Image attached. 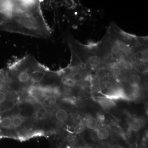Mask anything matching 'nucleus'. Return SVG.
Instances as JSON below:
<instances>
[{
    "label": "nucleus",
    "mask_w": 148,
    "mask_h": 148,
    "mask_svg": "<svg viewBox=\"0 0 148 148\" xmlns=\"http://www.w3.org/2000/svg\"><path fill=\"white\" fill-rule=\"evenodd\" d=\"M98 119L100 120L101 121H103L104 119V117L103 115H98Z\"/></svg>",
    "instance_id": "6ab92c4d"
},
{
    "label": "nucleus",
    "mask_w": 148,
    "mask_h": 148,
    "mask_svg": "<svg viewBox=\"0 0 148 148\" xmlns=\"http://www.w3.org/2000/svg\"><path fill=\"white\" fill-rule=\"evenodd\" d=\"M56 119L58 121L64 122L69 118V115L68 112L63 109H58L56 111L55 114Z\"/></svg>",
    "instance_id": "f03ea898"
},
{
    "label": "nucleus",
    "mask_w": 148,
    "mask_h": 148,
    "mask_svg": "<svg viewBox=\"0 0 148 148\" xmlns=\"http://www.w3.org/2000/svg\"><path fill=\"white\" fill-rule=\"evenodd\" d=\"M142 124L139 120L134 119L129 123V127L130 130L134 132H137L141 128Z\"/></svg>",
    "instance_id": "6e6552de"
},
{
    "label": "nucleus",
    "mask_w": 148,
    "mask_h": 148,
    "mask_svg": "<svg viewBox=\"0 0 148 148\" xmlns=\"http://www.w3.org/2000/svg\"><path fill=\"white\" fill-rule=\"evenodd\" d=\"M98 101L100 105L105 109L109 108L115 105L114 102L113 100L106 98H100Z\"/></svg>",
    "instance_id": "20e7f679"
},
{
    "label": "nucleus",
    "mask_w": 148,
    "mask_h": 148,
    "mask_svg": "<svg viewBox=\"0 0 148 148\" xmlns=\"http://www.w3.org/2000/svg\"><path fill=\"white\" fill-rule=\"evenodd\" d=\"M113 87V85L110 82H108L106 84V88L108 89H111Z\"/></svg>",
    "instance_id": "dca6fc26"
},
{
    "label": "nucleus",
    "mask_w": 148,
    "mask_h": 148,
    "mask_svg": "<svg viewBox=\"0 0 148 148\" xmlns=\"http://www.w3.org/2000/svg\"><path fill=\"white\" fill-rule=\"evenodd\" d=\"M42 1H0V31L47 39L51 31L41 8Z\"/></svg>",
    "instance_id": "f257e3e1"
},
{
    "label": "nucleus",
    "mask_w": 148,
    "mask_h": 148,
    "mask_svg": "<svg viewBox=\"0 0 148 148\" xmlns=\"http://www.w3.org/2000/svg\"><path fill=\"white\" fill-rule=\"evenodd\" d=\"M68 75H71V78L75 82H79L82 78V75L80 73H79L73 74V75L69 74Z\"/></svg>",
    "instance_id": "9b49d317"
},
{
    "label": "nucleus",
    "mask_w": 148,
    "mask_h": 148,
    "mask_svg": "<svg viewBox=\"0 0 148 148\" xmlns=\"http://www.w3.org/2000/svg\"><path fill=\"white\" fill-rule=\"evenodd\" d=\"M89 64L93 67L98 66L101 63V59L98 56H94L90 57L89 58Z\"/></svg>",
    "instance_id": "9d476101"
},
{
    "label": "nucleus",
    "mask_w": 148,
    "mask_h": 148,
    "mask_svg": "<svg viewBox=\"0 0 148 148\" xmlns=\"http://www.w3.org/2000/svg\"><path fill=\"white\" fill-rule=\"evenodd\" d=\"M128 82L131 86L134 87H137L140 83V77L137 75H132L129 77Z\"/></svg>",
    "instance_id": "1a4fd4ad"
},
{
    "label": "nucleus",
    "mask_w": 148,
    "mask_h": 148,
    "mask_svg": "<svg viewBox=\"0 0 148 148\" xmlns=\"http://www.w3.org/2000/svg\"><path fill=\"white\" fill-rule=\"evenodd\" d=\"M117 46L119 48V50L124 51L126 49V45L122 42L118 41L117 42Z\"/></svg>",
    "instance_id": "ddd939ff"
},
{
    "label": "nucleus",
    "mask_w": 148,
    "mask_h": 148,
    "mask_svg": "<svg viewBox=\"0 0 148 148\" xmlns=\"http://www.w3.org/2000/svg\"><path fill=\"white\" fill-rule=\"evenodd\" d=\"M85 125L86 127L89 129H95L98 125L97 119L92 116L88 117L86 121Z\"/></svg>",
    "instance_id": "0eeeda50"
},
{
    "label": "nucleus",
    "mask_w": 148,
    "mask_h": 148,
    "mask_svg": "<svg viewBox=\"0 0 148 148\" xmlns=\"http://www.w3.org/2000/svg\"><path fill=\"white\" fill-rule=\"evenodd\" d=\"M12 118L10 116L4 117L1 120V123H0L1 127L4 129H10L11 127H12Z\"/></svg>",
    "instance_id": "423d86ee"
},
{
    "label": "nucleus",
    "mask_w": 148,
    "mask_h": 148,
    "mask_svg": "<svg viewBox=\"0 0 148 148\" xmlns=\"http://www.w3.org/2000/svg\"><path fill=\"white\" fill-rule=\"evenodd\" d=\"M119 50V48L117 46H114L112 48V49H111L112 52L113 53H115V54L118 53Z\"/></svg>",
    "instance_id": "4468645a"
},
{
    "label": "nucleus",
    "mask_w": 148,
    "mask_h": 148,
    "mask_svg": "<svg viewBox=\"0 0 148 148\" xmlns=\"http://www.w3.org/2000/svg\"><path fill=\"white\" fill-rule=\"evenodd\" d=\"M85 128V125L83 123L81 122L77 125L75 128V132L76 133H80L83 131Z\"/></svg>",
    "instance_id": "f8f14e48"
},
{
    "label": "nucleus",
    "mask_w": 148,
    "mask_h": 148,
    "mask_svg": "<svg viewBox=\"0 0 148 148\" xmlns=\"http://www.w3.org/2000/svg\"><path fill=\"white\" fill-rule=\"evenodd\" d=\"M80 67L81 69H86V65L85 64H84V63H82L80 65Z\"/></svg>",
    "instance_id": "a211bd4d"
},
{
    "label": "nucleus",
    "mask_w": 148,
    "mask_h": 148,
    "mask_svg": "<svg viewBox=\"0 0 148 148\" xmlns=\"http://www.w3.org/2000/svg\"><path fill=\"white\" fill-rule=\"evenodd\" d=\"M24 121L25 119L24 116L19 115L14 116L12 118V127L14 128H18L24 123Z\"/></svg>",
    "instance_id": "7ed1b4c3"
},
{
    "label": "nucleus",
    "mask_w": 148,
    "mask_h": 148,
    "mask_svg": "<svg viewBox=\"0 0 148 148\" xmlns=\"http://www.w3.org/2000/svg\"><path fill=\"white\" fill-rule=\"evenodd\" d=\"M102 82L103 83L106 84L108 82L109 80H110V77L108 75L104 76L102 78Z\"/></svg>",
    "instance_id": "2eb2a0df"
},
{
    "label": "nucleus",
    "mask_w": 148,
    "mask_h": 148,
    "mask_svg": "<svg viewBox=\"0 0 148 148\" xmlns=\"http://www.w3.org/2000/svg\"><path fill=\"white\" fill-rule=\"evenodd\" d=\"M97 138L100 140H106L110 137L108 130L105 128H100L97 131Z\"/></svg>",
    "instance_id": "39448f33"
},
{
    "label": "nucleus",
    "mask_w": 148,
    "mask_h": 148,
    "mask_svg": "<svg viewBox=\"0 0 148 148\" xmlns=\"http://www.w3.org/2000/svg\"><path fill=\"white\" fill-rule=\"evenodd\" d=\"M99 87L101 89H103L106 88V84L104 83H101L99 84Z\"/></svg>",
    "instance_id": "f3484780"
}]
</instances>
